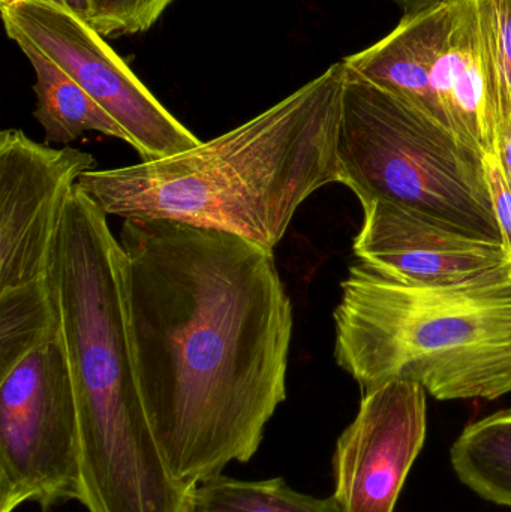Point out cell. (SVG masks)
Here are the masks:
<instances>
[{"label": "cell", "mask_w": 511, "mask_h": 512, "mask_svg": "<svg viewBox=\"0 0 511 512\" xmlns=\"http://www.w3.org/2000/svg\"><path fill=\"white\" fill-rule=\"evenodd\" d=\"M126 313L162 459L189 489L257 454L287 399L293 307L275 255L222 231L125 219Z\"/></svg>", "instance_id": "6da1fadb"}, {"label": "cell", "mask_w": 511, "mask_h": 512, "mask_svg": "<svg viewBox=\"0 0 511 512\" xmlns=\"http://www.w3.org/2000/svg\"><path fill=\"white\" fill-rule=\"evenodd\" d=\"M344 62L254 119L170 158L89 171L78 188L107 215L222 231L275 251L297 209L341 183Z\"/></svg>", "instance_id": "7a4b0ae2"}, {"label": "cell", "mask_w": 511, "mask_h": 512, "mask_svg": "<svg viewBox=\"0 0 511 512\" xmlns=\"http://www.w3.org/2000/svg\"><path fill=\"white\" fill-rule=\"evenodd\" d=\"M51 283L77 402L89 512H186L138 388L126 313L125 252L78 185L60 224Z\"/></svg>", "instance_id": "3957f363"}, {"label": "cell", "mask_w": 511, "mask_h": 512, "mask_svg": "<svg viewBox=\"0 0 511 512\" xmlns=\"http://www.w3.org/2000/svg\"><path fill=\"white\" fill-rule=\"evenodd\" d=\"M335 358L363 393L413 381L438 400L511 393V279L473 288H423L362 262L342 282Z\"/></svg>", "instance_id": "277c9868"}, {"label": "cell", "mask_w": 511, "mask_h": 512, "mask_svg": "<svg viewBox=\"0 0 511 512\" xmlns=\"http://www.w3.org/2000/svg\"><path fill=\"white\" fill-rule=\"evenodd\" d=\"M338 159L342 185L362 206L386 201L446 230L504 246L485 155L347 66Z\"/></svg>", "instance_id": "5b68a950"}, {"label": "cell", "mask_w": 511, "mask_h": 512, "mask_svg": "<svg viewBox=\"0 0 511 512\" xmlns=\"http://www.w3.org/2000/svg\"><path fill=\"white\" fill-rule=\"evenodd\" d=\"M342 62L483 155L495 153L500 98L477 0L404 15L389 35Z\"/></svg>", "instance_id": "8992f818"}, {"label": "cell", "mask_w": 511, "mask_h": 512, "mask_svg": "<svg viewBox=\"0 0 511 512\" xmlns=\"http://www.w3.org/2000/svg\"><path fill=\"white\" fill-rule=\"evenodd\" d=\"M83 499L77 402L59 330L0 378V512Z\"/></svg>", "instance_id": "52a82bcc"}, {"label": "cell", "mask_w": 511, "mask_h": 512, "mask_svg": "<svg viewBox=\"0 0 511 512\" xmlns=\"http://www.w3.org/2000/svg\"><path fill=\"white\" fill-rule=\"evenodd\" d=\"M0 9L8 38L15 44L29 42L68 74L125 129L141 162L170 158L201 144L92 24L47 0H27Z\"/></svg>", "instance_id": "ba28073f"}, {"label": "cell", "mask_w": 511, "mask_h": 512, "mask_svg": "<svg viewBox=\"0 0 511 512\" xmlns=\"http://www.w3.org/2000/svg\"><path fill=\"white\" fill-rule=\"evenodd\" d=\"M90 153L53 149L20 129L0 134V291L50 282L69 195L93 171Z\"/></svg>", "instance_id": "9c48e42d"}, {"label": "cell", "mask_w": 511, "mask_h": 512, "mask_svg": "<svg viewBox=\"0 0 511 512\" xmlns=\"http://www.w3.org/2000/svg\"><path fill=\"white\" fill-rule=\"evenodd\" d=\"M425 439L422 385L392 381L363 393L359 414L333 454V498L344 512H395Z\"/></svg>", "instance_id": "30bf717a"}, {"label": "cell", "mask_w": 511, "mask_h": 512, "mask_svg": "<svg viewBox=\"0 0 511 512\" xmlns=\"http://www.w3.org/2000/svg\"><path fill=\"white\" fill-rule=\"evenodd\" d=\"M363 227L354 254L395 282L423 288H473L511 279V255L405 212L386 201L363 204Z\"/></svg>", "instance_id": "8fae6325"}, {"label": "cell", "mask_w": 511, "mask_h": 512, "mask_svg": "<svg viewBox=\"0 0 511 512\" xmlns=\"http://www.w3.org/2000/svg\"><path fill=\"white\" fill-rule=\"evenodd\" d=\"M17 45L35 72V119L44 129L45 143L69 144L84 132L95 131L131 146L125 129L56 63L29 42Z\"/></svg>", "instance_id": "7c38bea8"}, {"label": "cell", "mask_w": 511, "mask_h": 512, "mask_svg": "<svg viewBox=\"0 0 511 512\" xmlns=\"http://www.w3.org/2000/svg\"><path fill=\"white\" fill-rule=\"evenodd\" d=\"M450 459L468 489L511 508V409L470 424L453 444Z\"/></svg>", "instance_id": "4fadbf2b"}, {"label": "cell", "mask_w": 511, "mask_h": 512, "mask_svg": "<svg viewBox=\"0 0 511 512\" xmlns=\"http://www.w3.org/2000/svg\"><path fill=\"white\" fill-rule=\"evenodd\" d=\"M53 283L0 291V378L59 334Z\"/></svg>", "instance_id": "5bb4252c"}, {"label": "cell", "mask_w": 511, "mask_h": 512, "mask_svg": "<svg viewBox=\"0 0 511 512\" xmlns=\"http://www.w3.org/2000/svg\"><path fill=\"white\" fill-rule=\"evenodd\" d=\"M189 512H344L335 498L320 499L291 489L282 478L242 481L210 478L192 489Z\"/></svg>", "instance_id": "9a60e30c"}, {"label": "cell", "mask_w": 511, "mask_h": 512, "mask_svg": "<svg viewBox=\"0 0 511 512\" xmlns=\"http://www.w3.org/2000/svg\"><path fill=\"white\" fill-rule=\"evenodd\" d=\"M477 8L500 98L501 125L511 116V0H477Z\"/></svg>", "instance_id": "2e32d148"}, {"label": "cell", "mask_w": 511, "mask_h": 512, "mask_svg": "<svg viewBox=\"0 0 511 512\" xmlns=\"http://www.w3.org/2000/svg\"><path fill=\"white\" fill-rule=\"evenodd\" d=\"M173 0H90L92 26L102 36L146 32Z\"/></svg>", "instance_id": "e0dca14e"}, {"label": "cell", "mask_w": 511, "mask_h": 512, "mask_svg": "<svg viewBox=\"0 0 511 512\" xmlns=\"http://www.w3.org/2000/svg\"><path fill=\"white\" fill-rule=\"evenodd\" d=\"M485 167L495 216L503 234L504 248L511 255V188L494 153L485 156Z\"/></svg>", "instance_id": "ac0fdd59"}, {"label": "cell", "mask_w": 511, "mask_h": 512, "mask_svg": "<svg viewBox=\"0 0 511 512\" xmlns=\"http://www.w3.org/2000/svg\"><path fill=\"white\" fill-rule=\"evenodd\" d=\"M494 155L497 156L498 164L511 188V116L507 117L498 129Z\"/></svg>", "instance_id": "d6986e66"}, {"label": "cell", "mask_w": 511, "mask_h": 512, "mask_svg": "<svg viewBox=\"0 0 511 512\" xmlns=\"http://www.w3.org/2000/svg\"><path fill=\"white\" fill-rule=\"evenodd\" d=\"M17 2H27V0H0V6L12 5V3ZM47 2L56 3V5L68 9L69 12L83 18L87 23L92 21V5H90V0H47Z\"/></svg>", "instance_id": "ffe728a7"}, {"label": "cell", "mask_w": 511, "mask_h": 512, "mask_svg": "<svg viewBox=\"0 0 511 512\" xmlns=\"http://www.w3.org/2000/svg\"><path fill=\"white\" fill-rule=\"evenodd\" d=\"M405 11V15L416 14V12L423 11V9L429 8V6L437 5V3L443 2V0H396Z\"/></svg>", "instance_id": "44dd1931"}]
</instances>
